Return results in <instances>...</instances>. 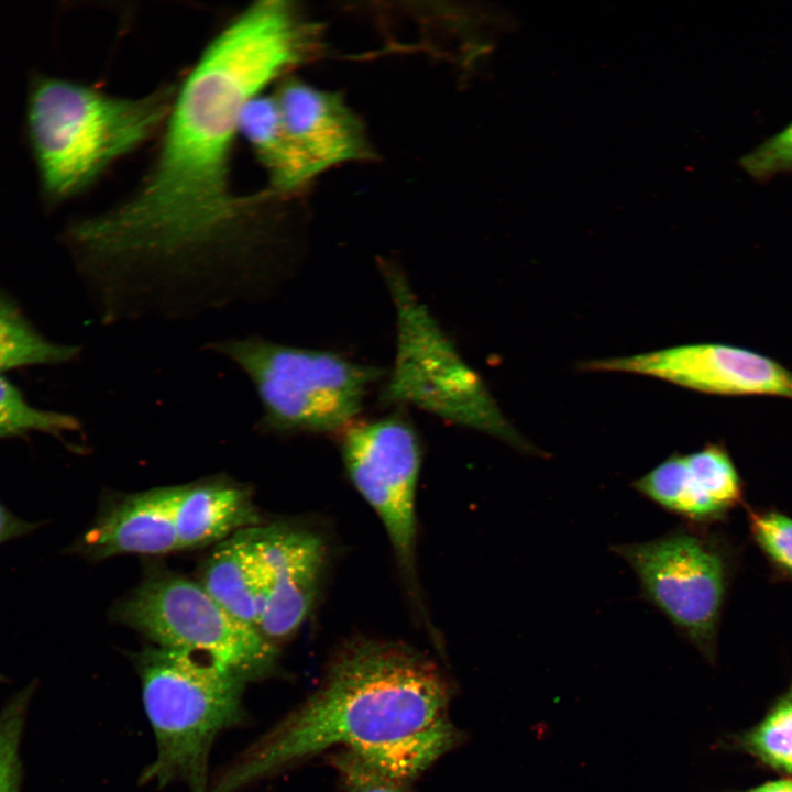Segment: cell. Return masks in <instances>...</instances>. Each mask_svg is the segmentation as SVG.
<instances>
[{"label":"cell","mask_w":792,"mask_h":792,"mask_svg":"<svg viewBox=\"0 0 792 792\" xmlns=\"http://www.w3.org/2000/svg\"><path fill=\"white\" fill-rule=\"evenodd\" d=\"M323 28L293 2L260 1L204 51L175 96L140 189L65 231L97 311L116 322L185 320L274 290V220L264 193L238 196L232 145L245 103L323 50Z\"/></svg>","instance_id":"cell-1"},{"label":"cell","mask_w":792,"mask_h":792,"mask_svg":"<svg viewBox=\"0 0 792 792\" xmlns=\"http://www.w3.org/2000/svg\"><path fill=\"white\" fill-rule=\"evenodd\" d=\"M450 685L414 648L358 638L333 656L319 689L246 748L206 792H238L331 746L382 743L447 717Z\"/></svg>","instance_id":"cell-2"},{"label":"cell","mask_w":792,"mask_h":792,"mask_svg":"<svg viewBox=\"0 0 792 792\" xmlns=\"http://www.w3.org/2000/svg\"><path fill=\"white\" fill-rule=\"evenodd\" d=\"M177 89L118 98L80 84L36 77L28 100V132L45 197L53 202L85 189L116 158L167 121Z\"/></svg>","instance_id":"cell-3"},{"label":"cell","mask_w":792,"mask_h":792,"mask_svg":"<svg viewBox=\"0 0 792 792\" xmlns=\"http://www.w3.org/2000/svg\"><path fill=\"white\" fill-rule=\"evenodd\" d=\"M136 663L156 744L141 782H182L189 792H206L212 744L241 721L248 681L207 656L155 645Z\"/></svg>","instance_id":"cell-4"},{"label":"cell","mask_w":792,"mask_h":792,"mask_svg":"<svg viewBox=\"0 0 792 792\" xmlns=\"http://www.w3.org/2000/svg\"><path fill=\"white\" fill-rule=\"evenodd\" d=\"M395 310L396 349L382 399L410 405L449 422L483 432L526 452L539 453L505 417L482 377L396 265L381 264Z\"/></svg>","instance_id":"cell-5"},{"label":"cell","mask_w":792,"mask_h":792,"mask_svg":"<svg viewBox=\"0 0 792 792\" xmlns=\"http://www.w3.org/2000/svg\"><path fill=\"white\" fill-rule=\"evenodd\" d=\"M208 349L251 382L264 431L324 433L355 422L381 369L339 353L300 348L260 336L228 338Z\"/></svg>","instance_id":"cell-6"},{"label":"cell","mask_w":792,"mask_h":792,"mask_svg":"<svg viewBox=\"0 0 792 792\" xmlns=\"http://www.w3.org/2000/svg\"><path fill=\"white\" fill-rule=\"evenodd\" d=\"M612 551L637 576L641 596L711 664L735 566L732 544L703 526L684 524Z\"/></svg>","instance_id":"cell-7"},{"label":"cell","mask_w":792,"mask_h":792,"mask_svg":"<svg viewBox=\"0 0 792 792\" xmlns=\"http://www.w3.org/2000/svg\"><path fill=\"white\" fill-rule=\"evenodd\" d=\"M117 618L155 646L207 656L246 681L273 672L278 647L223 608L200 582L161 575L140 585Z\"/></svg>","instance_id":"cell-8"},{"label":"cell","mask_w":792,"mask_h":792,"mask_svg":"<svg viewBox=\"0 0 792 792\" xmlns=\"http://www.w3.org/2000/svg\"><path fill=\"white\" fill-rule=\"evenodd\" d=\"M341 452L351 482L386 530L413 604L430 626L416 566V495L421 463L416 430L399 414L355 421L343 431Z\"/></svg>","instance_id":"cell-9"},{"label":"cell","mask_w":792,"mask_h":792,"mask_svg":"<svg viewBox=\"0 0 792 792\" xmlns=\"http://www.w3.org/2000/svg\"><path fill=\"white\" fill-rule=\"evenodd\" d=\"M582 369L644 375L706 394L769 395L792 399V372L754 351L694 343L588 361Z\"/></svg>","instance_id":"cell-10"},{"label":"cell","mask_w":792,"mask_h":792,"mask_svg":"<svg viewBox=\"0 0 792 792\" xmlns=\"http://www.w3.org/2000/svg\"><path fill=\"white\" fill-rule=\"evenodd\" d=\"M636 492L685 524L722 521L743 503L744 483L722 443L673 453L632 482Z\"/></svg>","instance_id":"cell-11"},{"label":"cell","mask_w":792,"mask_h":792,"mask_svg":"<svg viewBox=\"0 0 792 792\" xmlns=\"http://www.w3.org/2000/svg\"><path fill=\"white\" fill-rule=\"evenodd\" d=\"M267 595L257 629L277 644L297 632L310 614L326 565L327 547L316 532L287 525L261 527Z\"/></svg>","instance_id":"cell-12"},{"label":"cell","mask_w":792,"mask_h":792,"mask_svg":"<svg viewBox=\"0 0 792 792\" xmlns=\"http://www.w3.org/2000/svg\"><path fill=\"white\" fill-rule=\"evenodd\" d=\"M273 96L288 130L320 172L375 156L363 123L339 94L288 77Z\"/></svg>","instance_id":"cell-13"},{"label":"cell","mask_w":792,"mask_h":792,"mask_svg":"<svg viewBox=\"0 0 792 792\" xmlns=\"http://www.w3.org/2000/svg\"><path fill=\"white\" fill-rule=\"evenodd\" d=\"M177 486L131 494L105 510L72 551L92 559L165 554L179 549L175 528Z\"/></svg>","instance_id":"cell-14"},{"label":"cell","mask_w":792,"mask_h":792,"mask_svg":"<svg viewBox=\"0 0 792 792\" xmlns=\"http://www.w3.org/2000/svg\"><path fill=\"white\" fill-rule=\"evenodd\" d=\"M261 526L240 530L218 543L206 562L201 585L230 614L257 628L267 595Z\"/></svg>","instance_id":"cell-15"},{"label":"cell","mask_w":792,"mask_h":792,"mask_svg":"<svg viewBox=\"0 0 792 792\" xmlns=\"http://www.w3.org/2000/svg\"><path fill=\"white\" fill-rule=\"evenodd\" d=\"M174 513L179 549L220 543L261 522L251 493L220 481L177 486Z\"/></svg>","instance_id":"cell-16"},{"label":"cell","mask_w":792,"mask_h":792,"mask_svg":"<svg viewBox=\"0 0 792 792\" xmlns=\"http://www.w3.org/2000/svg\"><path fill=\"white\" fill-rule=\"evenodd\" d=\"M239 132L266 168L275 196L297 191L321 173L288 130L274 96L257 95L245 103Z\"/></svg>","instance_id":"cell-17"},{"label":"cell","mask_w":792,"mask_h":792,"mask_svg":"<svg viewBox=\"0 0 792 792\" xmlns=\"http://www.w3.org/2000/svg\"><path fill=\"white\" fill-rule=\"evenodd\" d=\"M459 741V730L448 717H443L398 738L344 748L353 750L366 765L383 776L410 784Z\"/></svg>","instance_id":"cell-18"},{"label":"cell","mask_w":792,"mask_h":792,"mask_svg":"<svg viewBox=\"0 0 792 792\" xmlns=\"http://www.w3.org/2000/svg\"><path fill=\"white\" fill-rule=\"evenodd\" d=\"M723 747L745 754L779 774L792 776V682L758 723L726 738Z\"/></svg>","instance_id":"cell-19"},{"label":"cell","mask_w":792,"mask_h":792,"mask_svg":"<svg viewBox=\"0 0 792 792\" xmlns=\"http://www.w3.org/2000/svg\"><path fill=\"white\" fill-rule=\"evenodd\" d=\"M80 354L78 345L53 342L40 333L16 304L0 293V373L31 365H57Z\"/></svg>","instance_id":"cell-20"},{"label":"cell","mask_w":792,"mask_h":792,"mask_svg":"<svg viewBox=\"0 0 792 792\" xmlns=\"http://www.w3.org/2000/svg\"><path fill=\"white\" fill-rule=\"evenodd\" d=\"M79 428V420L72 415L30 405L22 393L0 373V440L36 431L61 436Z\"/></svg>","instance_id":"cell-21"},{"label":"cell","mask_w":792,"mask_h":792,"mask_svg":"<svg viewBox=\"0 0 792 792\" xmlns=\"http://www.w3.org/2000/svg\"><path fill=\"white\" fill-rule=\"evenodd\" d=\"M749 532L777 576L792 581V518L777 509L747 510Z\"/></svg>","instance_id":"cell-22"},{"label":"cell","mask_w":792,"mask_h":792,"mask_svg":"<svg viewBox=\"0 0 792 792\" xmlns=\"http://www.w3.org/2000/svg\"><path fill=\"white\" fill-rule=\"evenodd\" d=\"M33 686L13 695L0 713V792H19L20 744Z\"/></svg>","instance_id":"cell-23"},{"label":"cell","mask_w":792,"mask_h":792,"mask_svg":"<svg viewBox=\"0 0 792 792\" xmlns=\"http://www.w3.org/2000/svg\"><path fill=\"white\" fill-rule=\"evenodd\" d=\"M343 792H410V784L393 780L366 765L353 750L342 748L330 757Z\"/></svg>","instance_id":"cell-24"},{"label":"cell","mask_w":792,"mask_h":792,"mask_svg":"<svg viewBox=\"0 0 792 792\" xmlns=\"http://www.w3.org/2000/svg\"><path fill=\"white\" fill-rule=\"evenodd\" d=\"M746 173L766 179L792 170V121L740 160Z\"/></svg>","instance_id":"cell-25"},{"label":"cell","mask_w":792,"mask_h":792,"mask_svg":"<svg viewBox=\"0 0 792 792\" xmlns=\"http://www.w3.org/2000/svg\"><path fill=\"white\" fill-rule=\"evenodd\" d=\"M37 524L16 517L0 502V544L29 535L35 530Z\"/></svg>","instance_id":"cell-26"},{"label":"cell","mask_w":792,"mask_h":792,"mask_svg":"<svg viewBox=\"0 0 792 792\" xmlns=\"http://www.w3.org/2000/svg\"><path fill=\"white\" fill-rule=\"evenodd\" d=\"M729 792H792V778L769 780L744 791Z\"/></svg>","instance_id":"cell-27"},{"label":"cell","mask_w":792,"mask_h":792,"mask_svg":"<svg viewBox=\"0 0 792 792\" xmlns=\"http://www.w3.org/2000/svg\"><path fill=\"white\" fill-rule=\"evenodd\" d=\"M0 680H1V676H0Z\"/></svg>","instance_id":"cell-28"}]
</instances>
